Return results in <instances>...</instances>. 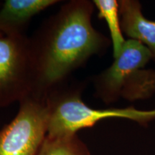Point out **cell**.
Listing matches in <instances>:
<instances>
[{
  "mask_svg": "<svg viewBox=\"0 0 155 155\" xmlns=\"http://www.w3.org/2000/svg\"><path fill=\"white\" fill-rule=\"evenodd\" d=\"M94 10L88 0L70 1L30 38L35 69L32 95L46 98L92 55L106 49L109 40L92 25Z\"/></svg>",
  "mask_w": 155,
  "mask_h": 155,
  "instance_id": "cell-1",
  "label": "cell"
},
{
  "mask_svg": "<svg viewBox=\"0 0 155 155\" xmlns=\"http://www.w3.org/2000/svg\"><path fill=\"white\" fill-rule=\"evenodd\" d=\"M152 58L148 48L128 39L111 66L95 78V95L106 104L120 98L129 101L149 98L155 93V71L145 65Z\"/></svg>",
  "mask_w": 155,
  "mask_h": 155,
  "instance_id": "cell-2",
  "label": "cell"
},
{
  "mask_svg": "<svg viewBox=\"0 0 155 155\" xmlns=\"http://www.w3.org/2000/svg\"><path fill=\"white\" fill-rule=\"evenodd\" d=\"M48 109V137H60L76 134L84 128L111 118L129 119L146 124L155 119V109L142 111L134 107L97 109L81 99L80 89H62L61 86L46 96Z\"/></svg>",
  "mask_w": 155,
  "mask_h": 155,
  "instance_id": "cell-3",
  "label": "cell"
},
{
  "mask_svg": "<svg viewBox=\"0 0 155 155\" xmlns=\"http://www.w3.org/2000/svg\"><path fill=\"white\" fill-rule=\"evenodd\" d=\"M35 69L30 38L0 34V108L33 94Z\"/></svg>",
  "mask_w": 155,
  "mask_h": 155,
  "instance_id": "cell-4",
  "label": "cell"
},
{
  "mask_svg": "<svg viewBox=\"0 0 155 155\" xmlns=\"http://www.w3.org/2000/svg\"><path fill=\"white\" fill-rule=\"evenodd\" d=\"M48 129L46 98L27 97L19 102L16 116L0 130V155H37Z\"/></svg>",
  "mask_w": 155,
  "mask_h": 155,
  "instance_id": "cell-5",
  "label": "cell"
},
{
  "mask_svg": "<svg viewBox=\"0 0 155 155\" xmlns=\"http://www.w3.org/2000/svg\"><path fill=\"white\" fill-rule=\"evenodd\" d=\"M58 2V0H7L0 10V33L23 35L32 17Z\"/></svg>",
  "mask_w": 155,
  "mask_h": 155,
  "instance_id": "cell-6",
  "label": "cell"
},
{
  "mask_svg": "<svg viewBox=\"0 0 155 155\" xmlns=\"http://www.w3.org/2000/svg\"><path fill=\"white\" fill-rule=\"evenodd\" d=\"M119 2L121 26L123 33L130 40H137L147 48L155 58V21L145 18L141 5L135 0Z\"/></svg>",
  "mask_w": 155,
  "mask_h": 155,
  "instance_id": "cell-7",
  "label": "cell"
},
{
  "mask_svg": "<svg viewBox=\"0 0 155 155\" xmlns=\"http://www.w3.org/2000/svg\"><path fill=\"white\" fill-rule=\"evenodd\" d=\"M94 5L98 11V17L107 23L113 45L114 58L121 53L126 40L121 26L119 2L116 0H94Z\"/></svg>",
  "mask_w": 155,
  "mask_h": 155,
  "instance_id": "cell-8",
  "label": "cell"
},
{
  "mask_svg": "<svg viewBox=\"0 0 155 155\" xmlns=\"http://www.w3.org/2000/svg\"><path fill=\"white\" fill-rule=\"evenodd\" d=\"M37 155H91L86 144L76 134L46 137Z\"/></svg>",
  "mask_w": 155,
  "mask_h": 155,
  "instance_id": "cell-9",
  "label": "cell"
},
{
  "mask_svg": "<svg viewBox=\"0 0 155 155\" xmlns=\"http://www.w3.org/2000/svg\"><path fill=\"white\" fill-rule=\"evenodd\" d=\"M0 34H1V33H0Z\"/></svg>",
  "mask_w": 155,
  "mask_h": 155,
  "instance_id": "cell-10",
  "label": "cell"
}]
</instances>
